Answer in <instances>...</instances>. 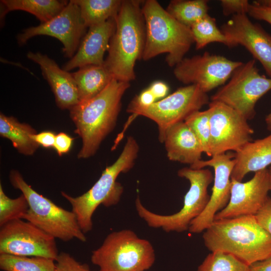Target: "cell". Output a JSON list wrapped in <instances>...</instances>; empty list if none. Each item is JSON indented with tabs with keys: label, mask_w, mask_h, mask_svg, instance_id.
<instances>
[{
	"label": "cell",
	"mask_w": 271,
	"mask_h": 271,
	"mask_svg": "<svg viewBox=\"0 0 271 271\" xmlns=\"http://www.w3.org/2000/svg\"><path fill=\"white\" fill-rule=\"evenodd\" d=\"M28 209V202L23 194L16 198H11L0 184V226L14 220L23 219Z\"/></svg>",
	"instance_id": "f546056e"
},
{
	"label": "cell",
	"mask_w": 271,
	"mask_h": 271,
	"mask_svg": "<svg viewBox=\"0 0 271 271\" xmlns=\"http://www.w3.org/2000/svg\"><path fill=\"white\" fill-rule=\"evenodd\" d=\"M207 94L196 85H187L152 104L142 107L129 103L126 111L155 121L158 127L159 140L163 143L167 130L209 103Z\"/></svg>",
	"instance_id": "9c48e42d"
},
{
	"label": "cell",
	"mask_w": 271,
	"mask_h": 271,
	"mask_svg": "<svg viewBox=\"0 0 271 271\" xmlns=\"http://www.w3.org/2000/svg\"><path fill=\"white\" fill-rule=\"evenodd\" d=\"M74 138L68 134L61 132L57 134L53 148L60 156L67 153L72 147Z\"/></svg>",
	"instance_id": "e575fe53"
},
{
	"label": "cell",
	"mask_w": 271,
	"mask_h": 271,
	"mask_svg": "<svg viewBox=\"0 0 271 271\" xmlns=\"http://www.w3.org/2000/svg\"><path fill=\"white\" fill-rule=\"evenodd\" d=\"M155 259L152 244L130 229L110 233L91 256L100 271H146Z\"/></svg>",
	"instance_id": "ba28073f"
},
{
	"label": "cell",
	"mask_w": 271,
	"mask_h": 271,
	"mask_svg": "<svg viewBox=\"0 0 271 271\" xmlns=\"http://www.w3.org/2000/svg\"><path fill=\"white\" fill-rule=\"evenodd\" d=\"M203 239L211 252L229 253L248 265L271 254V236L255 215L214 220L204 231Z\"/></svg>",
	"instance_id": "7a4b0ae2"
},
{
	"label": "cell",
	"mask_w": 271,
	"mask_h": 271,
	"mask_svg": "<svg viewBox=\"0 0 271 271\" xmlns=\"http://www.w3.org/2000/svg\"><path fill=\"white\" fill-rule=\"evenodd\" d=\"M36 130L26 123L20 122L13 116L0 114V135L11 141L13 147L21 154L33 155L40 146L31 138Z\"/></svg>",
	"instance_id": "603a6c76"
},
{
	"label": "cell",
	"mask_w": 271,
	"mask_h": 271,
	"mask_svg": "<svg viewBox=\"0 0 271 271\" xmlns=\"http://www.w3.org/2000/svg\"><path fill=\"white\" fill-rule=\"evenodd\" d=\"M68 3L67 1L58 0H2L1 19L9 12L21 10L33 14L41 23H45L58 15Z\"/></svg>",
	"instance_id": "cb8c5ba5"
},
{
	"label": "cell",
	"mask_w": 271,
	"mask_h": 271,
	"mask_svg": "<svg viewBox=\"0 0 271 271\" xmlns=\"http://www.w3.org/2000/svg\"><path fill=\"white\" fill-rule=\"evenodd\" d=\"M220 30L226 37L230 48L241 45L262 65L271 78V35L260 25L253 23L247 14L232 16Z\"/></svg>",
	"instance_id": "2e32d148"
},
{
	"label": "cell",
	"mask_w": 271,
	"mask_h": 271,
	"mask_svg": "<svg viewBox=\"0 0 271 271\" xmlns=\"http://www.w3.org/2000/svg\"><path fill=\"white\" fill-rule=\"evenodd\" d=\"M149 88L154 94L156 100L165 98L169 91L168 85L164 82L161 81L154 82Z\"/></svg>",
	"instance_id": "f35d334b"
},
{
	"label": "cell",
	"mask_w": 271,
	"mask_h": 271,
	"mask_svg": "<svg viewBox=\"0 0 271 271\" xmlns=\"http://www.w3.org/2000/svg\"><path fill=\"white\" fill-rule=\"evenodd\" d=\"M251 17L271 25V9L250 4L247 13Z\"/></svg>",
	"instance_id": "d590c367"
},
{
	"label": "cell",
	"mask_w": 271,
	"mask_h": 271,
	"mask_svg": "<svg viewBox=\"0 0 271 271\" xmlns=\"http://www.w3.org/2000/svg\"><path fill=\"white\" fill-rule=\"evenodd\" d=\"M157 100L154 94L148 88L141 92L140 94L137 95L130 102V103L142 107L148 106Z\"/></svg>",
	"instance_id": "74e56055"
},
{
	"label": "cell",
	"mask_w": 271,
	"mask_h": 271,
	"mask_svg": "<svg viewBox=\"0 0 271 271\" xmlns=\"http://www.w3.org/2000/svg\"><path fill=\"white\" fill-rule=\"evenodd\" d=\"M197 50L212 43H219L230 47L228 40L219 29L216 19L209 14L190 27Z\"/></svg>",
	"instance_id": "83f0119b"
},
{
	"label": "cell",
	"mask_w": 271,
	"mask_h": 271,
	"mask_svg": "<svg viewBox=\"0 0 271 271\" xmlns=\"http://www.w3.org/2000/svg\"><path fill=\"white\" fill-rule=\"evenodd\" d=\"M208 3L206 0H172L166 10L179 23L190 28L208 15Z\"/></svg>",
	"instance_id": "484cf974"
},
{
	"label": "cell",
	"mask_w": 271,
	"mask_h": 271,
	"mask_svg": "<svg viewBox=\"0 0 271 271\" xmlns=\"http://www.w3.org/2000/svg\"><path fill=\"white\" fill-rule=\"evenodd\" d=\"M250 271H271V254L265 259L249 265Z\"/></svg>",
	"instance_id": "ab89813d"
},
{
	"label": "cell",
	"mask_w": 271,
	"mask_h": 271,
	"mask_svg": "<svg viewBox=\"0 0 271 271\" xmlns=\"http://www.w3.org/2000/svg\"><path fill=\"white\" fill-rule=\"evenodd\" d=\"M139 151L137 141L132 137H128L119 157L102 171L99 179L88 191L77 197L61 192L71 205L72 211L84 234L92 230V217L100 205L110 207L119 202L123 188L116 179L120 173H126L133 167Z\"/></svg>",
	"instance_id": "277c9868"
},
{
	"label": "cell",
	"mask_w": 271,
	"mask_h": 271,
	"mask_svg": "<svg viewBox=\"0 0 271 271\" xmlns=\"http://www.w3.org/2000/svg\"><path fill=\"white\" fill-rule=\"evenodd\" d=\"M234 155L235 164L231 179L242 182L248 173L267 169L271 165V133L264 138L248 142Z\"/></svg>",
	"instance_id": "44dd1931"
},
{
	"label": "cell",
	"mask_w": 271,
	"mask_h": 271,
	"mask_svg": "<svg viewBox=\"0 0 271 271\" xmlns=\"http://www.w3.org/2000/svg\"><path fill=\"white\" fill-rule=\"evenodd\" d=\"M130 82L113 79L98 94L80 101L70 109L74 132L82 140L79 159L94 155L103 140L115 126L121 108V98Z\"/></svg>",
	"instance_id": "6da1fadb"
},
{
	"label": "cell",
	"mask_w": 271,
	"mask_h": 271,
	"mask_svg": "<svg viewBox=\"0 0 271 271\" xmlns=\"http://www.w3.org/2000/svg\"><path fill=\"white\" fill-rule=\"evenodd\" d=\"M269 175V170L266 169L254 173L253 177L245 182L231 179L228 203L215 215L214 220L255 215L268 197Z\"/></svg>",
	"instance_id": "e0dca14e"
},
{
	"label": "cell",
	"mask_w": 271,
	"mask_h": 271,
	"mask_svg": "<svg viewBox=\"0 0 271 271\" xmlns=\"http://www.w3.org/2000/svg\"><path fill=\"white\" fill-rule=\"evenodd\" d=\"M234 153H226L215 155L210 160H200L190 166L193 169L211 167L214 176L212 193L209 202L202 213L190 224L189 231L199 233L204 231L213 223L215 215L228 203L231 188V176L235 166Z\"/></svg>",
	"instance_id": "9a60e30c"
},
{
	"label": "cell",
	"mask_w": 271,
	"mask_h": 271,
	"mask_svg": "<svg viewBox=\"0 0 271 271\" xmlns=\"http://www.w3.org/2000/svg\"><path fill=\"white\" fill-rule=\"evenodd\" d=\"M10 181L14 188L19 189L26 198L29 209L23 219L52 236L67 242L76 238L82 242L87 240L81 229L75 214L55 204L40 194L25 181L17 170H12Z\"/></svg>",
	"instance_id": "52a82bcc"
},
{
	"label": "cell",
	"mask_w": 271,
	"mask_h": 271,
	"mask_svg": "<svg viewBox=\"0 0 271 271\" xmlns=\"http://www.w3.org/2000/svg\"><path fill=\"white\" fill-rule=\"evenodd\" d=\"M55 261L56 271H95L91 270L87 264L79 262L66 252L59 253Z\"/></svg>",
	"instance_id": "1f68e13d"
},
{
	"label": "cell",
	"mask_w": 271,
	"mask_h": 271,
	"mask_svg": "<svg viewBox=\"0 0 271 271\" xmlns=\"http://www.w3.org/2000/svg\"><path fill=\"white\" fill-rule=\"evenodd\" d=\"M87 28L82 19L78 5L70 1L63 10L49 21L31 27L23 31L17 37L20 45L30 39L39 35L54 37L63 44L65 57L72 58L77 52L87 32Z\"/></svg>",
	"instance_id": "5bb4252c"
},
{
	"label": "cell",
	"mask_w": 271,
	"mask_h": 271,
	"mask_svg": "<svg viewBox=\"0 0 271 271\" xmlns=\"http://www.w3.org/2000/svg\"><path fill=\"white\" fill-rule=\"evenodd\" d=\"M55 261L42 256L0 254V268L4 271H56Z\"/></svg>",
	"instance_id": "4316f807"
},
{
	"label": "cell",
	"mask_w": 271,
	"mask_h": 271,
	"mask_svg": "<svg viewBox=\"0 0 271 271\" xmlns=\"http://www.w3.org/2000/svg\"><path fill=\"white\" fill-rule=\"evenodd\" d=\"M252 4L260 7L271 9V0H256L253 1Z\"/></svg>",
	"instance_id": "60d3db41"
},
{
	"label": "cell",
	"mask_w": 271,
	"mask_h": 271,
	"mask_svg": "<svg viewBox=\"0 0 271 271\" xmlns=\"http://www.w3.org/2000/svg\"><path fill=\"white\" fill-rule=\"evenodd\" d=\"M197 271H250V266L229 253L211 252L199 265Z\"/></svg>",
	"instance_id": "f1b7e54d"
},
{
	"label": "cell",
	"mask_w": 271,
	"mask_h": 271,
	"mask_svg": "<svg viewBox=\"0 0 271 271\" xmlns=\"http://www.w3.org/2000/svg\"><path fill=\"white\" fill-rule=\"evenodd\" d=\"M242 63L205 52L202 55L184 57L174 67L173 73L180 82L196 85L207 93L224 85Z\"/></svg>",
	"instance_id": "8fae6325"
},
{
	"label": "cell",
	"mask_w": 271,
	"mask_h": 271,
	"mask_svg": "<svg viewBox=\"0 0 271 271\" xmlns=\"http://www.w3.org/2000/svg\"><path fill=\"white\" fill-rule=\"evenodd\" d=\"M268 170L271 172V167L269 168V169H268Z\"/></svg>",
	"instance_id": "ee69618b"
},
{
	"label": "cell",
	"mask_w": 271,
	"mask_h": 271,
	"mask_svg": "<svg viewBox=\"0 0 271 271\" xmlns=\"http://www.w3.org/2000/svg\"><path fill=\"white\" fill-rule=\"evenodd\" d=\"M222 13L224 16L247 14L250 4L247 0H221Z\"/></svg>",
	"instance_id": "d6a6232c"
},
{
	"label": "cell",
	"mask_w": 271,
	"mask_h": 271,
	"mask_svg": "<svg viewBox=\"0 0 271 271\" xmlns=\"http://www.w3.org/2000/svg\"><path fill=\"white\" fill-rule=\"evenodd\" d=\"M198 139L203 153L211 157L210 152L211 127L209 111H197L191 114L184 121Z\"/></svg>",
	"instance_id": "4dcf8cb0"
},
{
	"label": "cell",
	"mask_w": 271,
	"mask_h": 271,
	"mask_svg": "<svg viewBox=\"0 0 271 271\" xmlns=\"http://www.w3.org/2000/svg\"><path fill=\"white\" fill-rule=\"evenodd\" d=\"M27 57L39 65L58 107L69 110L79 102L77 86L71 73L61 69L54 60L40 52L29 51Z\"/></svg>",
	"instance_id": "d6986e66"
},
{
	"label": "cell",
	"mask_w": 271,
	"mask_h": 271,
	"mask_svg": "<svg viewBox=\"0 0 271 271\" xmlns=\"http://www.w3.org/2000/svg\"><path fill=\"white\" fill-rule=\"evenodd\" d=\"M208 105L211 157L228 151L237 152L251 141L254 130L243 116L220 102L211 101Z\"/></svg>",
	"instance_id": "7c38bea8"
},
{
	"label": "cell",
	"mask_w": 271,
	"mask_h": 271,
	"mask_svg": "<svg viewBox=\"0 0 271 271\" xmlns=\"http://www.w3.org/2000/svg\"><path fill=\"white\" fill-rule=\"evenodd\" d=\"M255 217L261 227L271 236V198H267Z\"/></svg>",
	"instance_id": "836d02e7"
},
{
	"label": "cell",
	"mask_w": 271,
	"mask_h": 271,
	"mask_svg": "<svg viewBox=\"0 0 271 271\" xmlns=\"http://www.w3.org/2000/svg\"><path fill=\"white\" fill-rule=\"evenodd\" d=\"M143 1L123 0L116 16L104 65L114 79L130 82L136 79L134 66L142 59L146 42Z\"/></svg>",
	"instance_id": "3957f363"
},
{
	"label": "cell",
	"mask_w": 271,
	"mask_h": 271,
	"mask_svg": "<svg viewBox=\"0 0 271 271\" xmlns=\"http://www.w3.org/2000/svg\"><path fill=\"white\" fill-rule=\"evenodd\" d=\"M271 90V78L259 73L254 59L243 63L232 73L228 82L211 97L233 108L247 120L252 119L257 101Z\"/></svg>",
	"instance_id": "30bf717a"
},
{
	"label": "cell",
	"mask_w": 271,
	"mask_h": 271,
	"mask_svg": "<svg viewBox=\"0 0 271 271\" xmlns=\"http://www.w3.org/2000/svg\"><path fill=\"white\" fill-rule=\"evenodd\" d=\"M265 121L267 128L269 130H271V111L266 116Z\"/></svg>",
	"instance_id": "b9f144b4"
},
{
	"label": "cell",
	"mask_w": 271,
	"mask_h": 271,
	"mask_svg": "<svg viewBox=\"0 0 271 271\" xmlns=\"http://www.w3.org/2000/svg\"><path fill=\"white\" fill-rule=\"evenodd\" d=\"M269 172V191H271V172Z\"/></svg>",
	"instance_id": "7bdbcfd3"
},
{
	"label": "cell",
	"mask_w": 271,
	"mask_h": 271,
	"mask_svg": "<svg viewBox=\"0 0 271 271\" xmlns=\"http://www.w3.org/2000/svg\"><path fill=\"white\" fill-rule=\"evenodd\" d=\"M55 238L22 219L1 226L0 254L42 256L56 260L59 254Z\"/></svg>",
	"instance_id": "4fadbf2b"
},
{
	"label": "cell",
	"mask_w": 271,
	"mask_h": 271,
	"mask_svg": "<svg viewBox=\"0 0 271 271\" xmlns=\"http://www.w3.org/2000/svg\"><path fill=\"white\" fill-rule=\"evenodd\" d=\"M115 18L89 27L77 52L63 65V69L68 71L87 65H103L104 53L108 49L110 39L115 30Z\"/></svg>",
	"instance_id": "ac0fdd59"
},
{
	"label": "cell",
	"mask_w": 271,
	"mask_h": 271,
	"mask_svg": "<svg viewBox=\"0 0 271 271\" xmlns=\"http://www.w3.org/2000/svg\"><path fill=\"white\" fill-rule=\"evenodd\" d=\"M71 74L77 86L79 102L94 97L114 79L104 64L85 66Z\"/></svg>",
	"instance_id": "7402d4cb"
},
{
	"label": "cell",
	"mask_w": 271,
	"mask_h": 271,
	"mask_svg": "<svg viewBox=\"0 0 271 271\" xmlns=\"http://www.w3.org/2000/svg\"><path fill=\"white\" fill-rule=\"evenodd\" d=\"M178 175L190 182V188L184 198L180 210L171 215H161L152 212L142 203L139 197L135 206L139 216L151 227L161 228L166 232H182L188 230L192 221L198 217L206 208L210 196L208 187L214 177L208 169H193L184 168Z\"/></svg>",
	"instance_id": "8992f818"
},
{
	"label": "cell",
	"mask_w": 271,
	"mask_h": 271,
	"mask_svg": "<svg viewBox=\"0 0 271 271\" xmlns=\"http://www.w3.org/2000/svg\"><path fill=\"white\" fill-rule=\"evenodd\" d=\"M79 7L87 28L117 16L122 0H73Z\"/></svg>",
	"instance_id": "d4e9b609"
},
{
	"label": "cell",
	"mask_w": 271,
	"mask_h": 271,
	"mask_svg": "<svg viewBox=\"0 0 271 271\" xmlns=\"http://www.w3.org/2000/svg\"><path fill=\"white\" fill-rule=\"evenodd\" d=\"M142 11L146 26L142 59L166 53L167 64L175 67L194 43L190 28L175 19L156 0L144 1Z\"/></svg>",
	"instance_id": "5b68a950"
},
{
	"label": "cell",
	"mask_w": 271,
	"mask_h": 271,
	"mask_svg": "<svg viewBox=\"0 0 271 271\" xmlns=\"http://www.w3.org/2000/svg\"><path fill=\"white\" fill-rule=\"evenodd\" d=\"M56 135L53 131L45 130L33 134L31 138L39 146L45 148H50L54 147Z\"/></svg>",
	"instance_id": "8d00e7d4"
},
{
	"label": "cell",
	"mask_w": 271,
	"mask_h": 271,
	"mask_svg": "<svg viewBox=\"0 0 271 271\" xmlns=\"http://www.w3.org/2000/svg\"><path fill=\"white\" fill-rule=\"evenodd\" d=\"M163 143L170 161L189 164L190 167L202 160V147L184 121L173 125L167 130Z\"/></svg>",
	"instance_id": "ffe728a7"
}]
</instances>
